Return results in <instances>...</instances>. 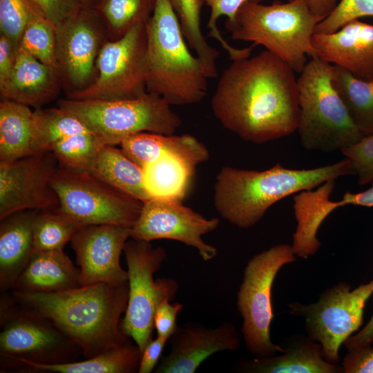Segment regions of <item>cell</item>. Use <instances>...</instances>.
Returning <instances> with one entry per match:
<instances>
[{"mask_svg":"<svg viewBox=\"0 0 373 373\" xmlns=\"http://www.w3.org/2000/svg\"><path fill=\"white\" fill-rule=\"evenodd\" d=\"M295 72L265 50L233 60L211 99L214 116L240 138L262 144L294 133L299 117Z\"/></svg>","mask_w":373,"mask_h":373,"instance_id":"obj_1","label":"cell"},{"mask_svg":"<svg viewBox=\"0 0 373 373\" xmlns=\"http://www.w3.org/2000/svg\"><path fill=\"white\" fill-rule=\"evenodd\" d=\"M21 305L50 319L85 358L131 343L121 327L128 283H98L56 293L12 291Z\"/></svg>","mask_w":373,"mask_h":373,"instance_id":"obj_2","label":"cell"},{"mask_svg":"<svg viewBox=\"0 0 373 373\" xmlns=\"http://www.w3.org/2000/svg\"><path fill=\"white\" fill-rule=\"evenodd\" d=\"M350 175L354 173L345 157L309 169H288L280 164L263 171L224 166L216 177L214 206L223 219L233 226L247 229L256 224L278 201Z\"/></svg>","mask_w":373,"mask_h":373,"instance_id":"obj_3","label":"cell"},{"mask_svg":"<svg viewBox=\"0 0 373 373\" xmlns=\"http://www.w3.org/2000/svg\"><path fill=\"white\" fill-rule=\"evenodd\" d=\"M146 86L171 105L199 103L208 79L197 55L189 50L178 18L169 0H155L146 21Z\"/></svg>","mask_w":373,"mask_h":373,"instance_id":"obj_4","label":"cell"},{"mask_svg":"<svg viewBox=\"0 0 373 373\" xmlns=\"http://www.w3.org/2000/svg\"><path fill=\"white\" fill-rule=\"evenodd\" d=\"M321 21L299 0L271 5L248 1L224 24L232 39L262 45L300 73L308 57H317L312 38Z\"/></svg>","mask_w":373,"mask_h":373,"instance_id":"obj_5","label":"cell"},{"mask_svg":"<svg viewBox=\"0 0 373 373\" xmlns=\"http://www.w3.org/2000/svg\"><path fill=\"white\" fill-rule=\"evenodd\" d=\"M333 65L309 59L297 78L299 117L297 130L302 146L330 153L350 146L365 135L350 117L332 84Z\"/></svg>","mask_w":373,"mask_h":373,"instance_id":"obj_6","label":"cell"},{"mask_svg":"<svg viewBox=\"0 0 373 373\" xmlns=\"http://www.w3.org/2000/svg\"><path fill=\"white\" fill-rule=\"evenodd\" d=\"M0 365L18 370L23 361L61 364L76 361L82 352L50 319L2 292L0 303Z\"/></svg>","mask_w":373,"mask_h":373,"instance_id":"obj_7","label":"cell"},{"mask_svg":"<svg viewBox=\"0 0 373 373\" xmlns=\"http://www.w3.org/2000/svg\"><path fill=\"white\" fill-rule=\"evenodd\" d=\"M58 106L79 118L104 145H119L141 132L173 135L182 124L166 100L149 92L127 99H62Z\"/></svg>","mask_w":373,"mask_h":373,"instance_id":"obj_8","label":"cell"},{"mask_svg":"<svg viewBox=\"0 0 373 373\" xmlns=\"http://www.w3.org/2000/svg\"><path fill=\"white\" fill-rule=\"evenodd\" d=\"M296 260L291 245L278 244L254 255L245 267L236 307L242 318L241 332L245 345L255 357H268L284 351L271 339V289L280 269Z\"/></svg>","mask_w":373,"mask_h":373,"instance_id":"obj_9","label":"cell"},{"mask_svg":"<svg viewBox=\"0 0 373 373\" xmlns=\"http://www.w3.org/2000/svg\"><path fill=\"white\" fill-rule=\"evenodd\" d=\"M123 251L128 268V298L121 327L142 353L153 338L157 308L164 300L175 298L178 284L171 278L154 279L166 257L164 248L131 238L126 242Z\"/></svg>","mask_w":373,"mask_h":373,"instance_id":"obj_10","label":"cell"},{"mask_svg":"<svg viewBox=\"0 0 373 373\" xmlns=\"http://www.w3.org/2000/svg\"><path fill=\"white\" fill-rule=\"evenodd\" d=\"M52 185L59 209L79 225L112 224L132 227L143 202L92 173L59 166Z\"/></svg>","mask_w":373,"mask_h":373,"instance_id":"obj_11","label":"cell"},{"mask_svg":"<svg viewBox=\"0 0 373 373\" xmlns=\"http://www.w3.org/2000/svg\"><path fill=\"white\" fill-rule=\"evenodd\" d=\"M372 294L373 279L353 290L347 283L339 282L325 289L315 303L294 302L287 307L291 314L304 318L307 336L321 345L325 359L337 363L341 345L360 329Z\"/></svg>","mask_w":373,"mask_h":373,"instance_id":"obj_12","label":"cell"},{"mask_svg":"<svg viewBox=\"0 0 373 373\" xmlns=\"http://www.w3.org/2000/svg\"><path fill=\"white\" fill-rule=\"evenodd\" d=\"M146 21L137 23L116 40H108L97 56L94 81L68 98L114 100L145 95Z\"/></svg>","mask_w":373,"mask_h":373,"instance_id":"obj_13","label":"cell"},{"mask_svg":"<svg viewBox=\"0 0 373 373\" xmlns=\"http://www.w3.org/2000/svg\"><path fill=\"white\" fill-rule=\"evenodd\" d=\"M57 61L68 95L88 87L96 76V61L109 39L95 10L82 8L56 28Z\"/></svg>","mask_w":373,"mask_h":373,"instance_id":"obj_14","label":"cell"},{"mask_svg":"<svg viewBox=\"0 0 373 373\" xmlns=\"http://www.w3.org/2000/svg\"><path fill=\"white\" fill-rule=\"evenodd\" d=\"M58 166L50 151L0 162V220L21 211L59 208L52 185Z\"/></svg>","mask_w":373,"mask_h":373,"instance_id":"obj_15","label":"cell"},{"mask_svg":"<svg viewBox=\"0 0 373 373\" xmlns=\"http://www.w3.org/2000/svg\"><path fill=\"white\" fill-rule=\"evenodd\" d=\"M219 224L218 218H206L182 201L152 198L143 203L131 227V238L147 242L176 240L195 248L203 260L209 261L216 257L217 249L206 243L202 236L216 229Z\"/></svg>","mask_w":373,"mask_h":373,"instance_id":"obj_16","label":"cell"},{"mask_svg":"<svg viewBox=\"0 0 373 373\" xmlns=\"http://www.w3.org/2000/svg\"><path fill=\"white\" fill-rule=\"evenodd\" d=\"M131 227L98 224L80 228L71 240L79 267L82 286L98 283L128 282V271L120 264L124 245Z\"/></svg>","mask_w":373,"mask_h":373,"instance_id":"obj_17","label":"cell"},{"mask_svg":"<svg viewBox=\"0 0 373 373\" xmlns=\"http://www.w3.org/2000/svg\"><path fill=\"white\" fill-rule=\"evenodd\" d=\"M169 341L171 351L162 358L156 373H194L211 355L236 351L240 344L236 327L228 321L215 328L196 323L178 325Z\"/></svg>","mask_w":373,"mask_h":373,"instance_id":"obj_18","label":"cell"},{"mask_svg":"<svg viewBox=\"0 0 373 373\" xmlns=\"http://www.w3.org/2000/svg\"><path fill=\"white\" fill-rule=\"evenodd\" d=\"M209 158L208 149L195 138L146 164L142 168L143 180L151 199L182 201L191 189L196 166Z\"/></svg>","mask_w":373,"mask_h":373,"instance_id":"obj_19","label":"cell"},{"mask_svg":"<svg viewBox=\"0 0 373 373\" xmlns=\"http://www.w3.org/2000/svg\"><path fill=\"white\" fill-rule=\"evenodd\" d=\"M312 44L319 58L373 80V25L352 20L335 32L314 33Z\"/></svg>","mask_w":373,"mask_h":373,"instance_id":"obj_20","label":"cell"},{"mask_svg":"<svg viewBox=\"0 0 373 373\" xmlns=\"http://www.w3.org/2000/svg\"><path fill=\"white\" fill-rule=\"evenodd\" d=\"M62 86L59 75L52 68L17 48L10 76L0 84L2 99L40 108L53 100Z\"/></svg>","mask_w":373,"mask_h":373,"instance_id":"obj_21","label":"cell"},{"mask_svg":"<svg viewBox=\"0 0 373 373\" xmlns=\"http://www.w3.org/2000/svg\"><path fill=\"white\" fill-rule=\"evenodd\" d=\"M278 354L237 364L242 372L249 373H343L341 365L324 358L321 345L308 336H293Z\"/></svg>","mask_w":373,"mask_h":373,"instance_id":"obj_22","label":"cell"},{"mask_svg":"<svg viewBox=\"0 0 373 373\" xmlns=\"http://www.w3.org/2000/svg\"><path fill=\"white\" fill-rule=\"evenodd\" d=\"M39 210L13 213L0 223V289H13L33 251L32 228Z\"/></svg>","mask_w":373,"mask_h":373,"instance_id":"obj_23","label":"cell"},{"mask_svg":"<svg viewBox=\"0 0 373 373\" xmlns=\"http://www.w3.org/2000/svg\"><path fill=\"white\" fill-rule=\"evenodd\" d=\"M80 271L63 251H33L12 291L56 293L81 287Z\"/></svg>","mask_w":373,"mask_h":373,"instance_id":"obj_24","label":"cell"},{"mask_svg":"<svg viewBox=\"0 0 373 373\" xmlns=\"http://www.w3.org/2000/svg\"><path fill=\"white\" fill-rule=\"evenodd\" d=\"M141 354L138 346L130 343L83 361L61 364L23 361L18 370L57 373H133L138 372Z\"/></svg>","mask_w":373,"mask_h":373,"instance_id":"obj_25","label":"cell"},{"mask_svg":"<svg viewBox=\"0 0 373 373\" xmlns=\"http://www.w3.org/2000/svg\"><path fill=\"white\" fill-rule=\"evenodd\" d=\"M37 153L33 142V111L30 106L2 99L0 103V162Z\"/></svg>","mask_w":373,"mask_h":373,"instance_id":"obj_26","label":"cell"},{"mask_svg":"<svg viewBox=\"0 0 373 373\" xmlns=\"http://www.w3.org/2000/svg\"><path fill=\"white\" fill-rule=\"evenodd\" d=\"M90 172L143 203L151 200L144 184L143 169L122 149L104 145Z\"/></svg>","mask_w":373,"mask_h":373,"instance_id":"obj_27","label":"cell"},{"mask_svg":"<svg viewBox=\"0 0 373 373\" xmlns=\"http://www.w3.org/2000/svg\"><path fill=\"white\" fill-rule=\"evenodd\" d=\"M332 84L354 123L364 135L373 133V80L358 78L333 65Z\"/></svg>","mask_w":373,"mask_h":373,"instance_id":"obj_28","label":"cell"},{"mask_svg":"<svg viewBox=\"0 0 373 373\" xmlns=\"http://www.w3.org/2000/svg\"><path fill=\"white\" fill-rule=\"evenodd\" d=\"M178 18L183 35L191 49L199 57L210 78L218 75V50L206 40L201 29L202 0H169Z\"/></svg>","mask_w":373,"mask_h":373,"instance_id":"obj_29","label":"cell"},{"mask_svg":"<svg viewBox=\"0 0 373 373\" xmlns=\"http://www.w3.org/2000/svg\"><path fill=\"white\" fill-rule=\"evenodd\" d=\"M90 131L75 115L59 106L33 111V142L36 153L48 151L69 135Z\"/></svg>","mask_w":373,"mask_h":373,"instance_id":"obj_30","label":"cell"},{"mask_svg":"<svg viewBox=\"0 0 373 373\" xmlns=\"http://www.w3.org/2000/svg\"><path fill=\"white\" fill-rule=\"evenodd\" d=\"M155 0H102L95 10L109 40L124 36L132 27L151 16Z\"/></svg>","mask_w":373,"mask_h":373,"instance_id":"obj_31","label":"cell"},{"mask_svg":"<svg viewBox=\"0 0 373 373\" xmlns=\"http://www.w3.org/2000/svg\"><path fill=\"white\" fill-rule=\"evenodd\" d=\"M367 189L352 193L346 191L343 198L338 201H330L335 183L328 181L320 185L316 190L308 191L303 200V215L307 223L314 228H319L325 218L335 209L345 205L366 207H373V182Z\"/></svg>","mask_w":373,"mask_h":373,"instance_id":"obj_32","label":"cell"},{"mask_svg":"<svg viewBox=\"0 0 373 373\" xmlns=\"http://www.w3.org/2000/svg\"><path fill=\"white\" fill-rule=\"evenodd\" d=\"M59 208L38 211L33 222V251H63L82 228Z\"/></svg>","mask_w":373,"mask_h":373,"instance_id":"obj_33","label":"cell"},{"mask_svg":"<svg viewBox=\"0 0 373 373\" xmlns=\"http://www.w3.org/2000/svg\"><path fill=\"white\" fill-rule=\"evenodd\" d=\"M17 48L30 54L59 75L56 27L39 12L35 13L29 19Z\"/></svg>","mask_w":373,"mask_h":373,"instance_id":"obj_34","label":"cell"},{"mask_svg":"<svg viewBox=\"0 0 373 373\" xmlns=\"http://www.w3.org/2000/svg\"><path fill=\"white\" fill-rule=\"evenodd\" d=\"M104 145L88 131L66 136L55 142L48 151L55 155L60 166L90 172Z\"/></svg>","mask_w":373,"mask_h":373,"instance_id":"obj_35","label":"cell"},{"mask_svg":"<svg viewBox=\"0 0 373 373\" xmlns=\"http://www.w3.org/2000/svg\"><path fill=\"white\" fill-rule=\"evenodd\" d=\"M189 135H164L141 132L124 138L120 143L123 151L142 168L169 151L184 146Z\"/></svg>","mask_w":373,"mask_h":373,"instance_id":"obj_36","label":"cell"},{"mask_svg":"<svg viewBox=\"0 0 373 373\" xmlns=\"http://www.w3.org/2000/svg\"><path fill=\"white\" fill-rule=\"evenodd\" d=\"M210 8V16L207 24L209 30V37L216 39L221 46L227 52L231 61L248 57L254 48L249 47L238 48L229 44L222 37L217 23L218 19L224 16L227 21L233 20L240 8L248 1L261 2L264 0H202Z\"/></svg>","mask_w":373,"mask_h":373,"instance_id":"obj_37","label":"cell"},{"mask_svg":"<svg viewBox=\"0 0 373 373\" xmlns=\"http://www.w3.org/2000/svg\"><path fill=\"white\" fill-rule=\"evenodd\" d=\"M39 12L30 0H0L1 34L18 47L30 17Z\"/></svg>","mask_w":373,"mask_h":373,"instance_id":"obj_38","label":"cell"},{"mask_svg":"<svg viewBox=\"0 0 373 373\" xmlns=\"http://www.w3.org/2000/svg\"><path fill=\"white\" fill-rule=\"evenodd\" d=\"M373 17V0H340L334 10L316 26L314 33H331L346 23Z\"/></svg>","mask_w":373,"mask_h":373,"instance_id":"obj_39","label":"cell"},{"mask_svg":"<svg viewBox=\"0 0 373 373\" xmlns=\"http://www.w3.org/2000/svg\"><path fill=\"white\" fill-rule=\"evenodd\" d=\"M340 152L350 161L360 185L373 182V133Z\"/></svg>","mask_w":373,"mask_h":373,"instance_id":"obj_40","label":"cell"},{"mask_svg":"<svg viewBox=\"0 0 373 373\" xmlns=\"http://www.w3.org/2000/svg\"><path fill=\"white\" fill-rule=\"evenodd\" d=\"M38 12L57 28L83 7L79 0H30Z\"/></svg>","mask_w":373,"mask_h":373,"instance_id":"obj_41","label":"cell"},{"mask_svg":"<svg viewBox=\"0 0 373 373\" xmlns=\"http://www.w3.org/2000/svg\"><path fill=\"white\" fill-rule=\"evenodd\" d=\"M182 307V303H171L170 300H164L158 306L154 316L157 336L169 339L178 327L176 318Z\"/></svg>","mask_w":373,"mask_h":373,"instance_id":"obj_42","label":"cell"},{"mask_svg":"<svg viewBox=\"0 0 373 373\" xmlns=\"http://www.w3.org/2000/svg\"><path fill=\"white\" fill-rule=\"evenodd\" d=\"M341 365L343 373H373V347L347 351Z\"/></svg>","mask_w":373,"mask_h":373,"instance_id":"obj_43","label":"cell"},{"mask_svg":"<svg viewBox=\"0 0 373 373\" xmlns=\"http://www.w3.org/2000/svg\"><path fill=\"white\" fill-rule=\"evenodd\" d=\"M169 339L157 336L146 345L142 352L139 373H150L157 367Z\"/></svg>","mask_w":373,"mask_h":373,"instance_id":"obj_44","label":"cell"},{"mask_svg":"<svg viewBox=\"0 0 373 373\" xmlns=\"http://www.w3.org/2000/svg\"><path fill=\"white\" fill-rule=\"evenodd\" d=\"M17 46L4 35L0 36V84L11 75L16 61Z\"/></svg>","mask_w":373,"mask_h":373,"instance_id":"obj_45","label":"cell"},{"mask_svg":"<svg viewBox=\"0 0 373 373\" xmlns=\"http://www.w3.org/2000/svg\"><path fill=\"white\" fill-rule=\"evenodd\" d=\"M373 343V314L367 324L352 334L343 343L347 351L372 346Z\"/></svg>","mask_w":373,"mask_h":373,"instance_id":"obj_46","label":"cell"},{"mask_svg":"<svg viewBox=\"0 0 373 373\" xmlns=\"http://www.w3.org/2000/svg\"><path fill=\"white\" fill-rule=\"evenodd\" d=\"M295 1V0H288ZM301 1L316 17L321 21L327 17L336 8L340 0H299Z\"/></svg>","mask_w":373,"mask_h":373,"instance_id":"obj_47","label":"cell"},{"mask_svg":"<svg viewBox=\"0 0 373 373\" xmlns=\"http://www.w3.org/2000/svg\"><path fill=\"white\" fill-rule=\"evenodd\" d=\"M83 8L95 10L102 0H79Z\"/></svg>","mask_w":373,"mask_h":373,"instance_id":"obj_48","label":"cell"}]
</instances>
